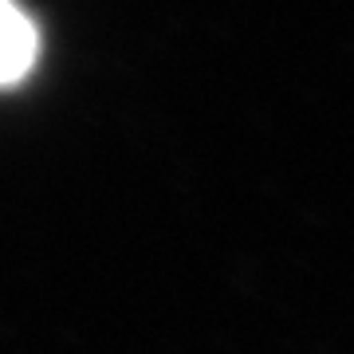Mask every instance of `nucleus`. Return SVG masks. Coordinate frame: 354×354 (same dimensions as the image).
Masks as SVG:
<instances>
[{
  "instance_id": "1",
  "label": "nucleus",
  "mask_w": 354,
  "mask_h": 354,
  "mask_svg": "<svg viewBox=\"0 0 354 354\" xmlns=\"http://www.w3.org/2000/svg\"><path fill=\"white\" fill-rule=\"evenodd\" d=\"M39 36L32 16L16 0H0V87L20 83L36 67Z\"/></svg>"
}]
</instances>
